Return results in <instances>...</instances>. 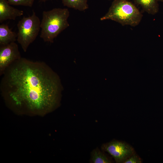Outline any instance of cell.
<instances>
[{
    "label": "cell",
    "instance_id": "cell-2",
    "mask_svg": "<svg viewBox=\"0 0 163 163\" xmlns=\"http://www.w3.org/2000/svg\"><path fill=\"white\" fill-rule=\"evenodd\" d=\"M70 12L66 8H55L44 11L40 23V37L45 42L53 43L54 39L69 24Z\"/></svg>",
    "mask_w": 163,
    "mask_h": 163
},
{
    "label": "cell",
    "instance_id": "cell-8",
    "mask_svg": "<svg viewBox=\"0 0 163 163\" xmlns=\"http://www.w3.org/2000/svg\"><path fill=\"white\" fill-rule=\"evenodd\" d=\"M17 34L13 31L6 24L0 25V45L3 46L17 40Z\"/></svg>",
    "mask_w": 163,
    "mask_h": 163
},
{
    "label": "cell",
    "instance_id": "cell-1",
    "mask_svg": "<svg viewBox=\"0 0 163 163\" xmlns=\"http://www.w3.org/2000/svg\"><path fill=\"white\" fill-rule=\"evenodd\" d=\"M2 75L0 89L15 106L43 113L58 104L62 87L58 75L45 62L21 57Z\"/></svg>",
    "mask_w": 163,
    "mask_h": 163
},
{
    "label": "cell",
    "instance_id": "cell-4",
    "mask_svg": "<svg viewBox=\"0 0 163 163\" xmlns=\"http://www.w3.org/2000/svg\"><path fill=\"white\" fill-rule=\"evenodd\" d=\"M41 21L35 12L32 15L24 17L18 22L17 41L25 52L29 46L36 39L40 28Z\"/></svg>",
    "mask_w": 163,
    "mask_h": 163
},
{
    "label": "cell",
    "instance_id": "cell-6",
    "mask_svg": "<svg viewBox=\"0 0 163 163\" xmlns=\"http://www.w3.org/2000/svg\"><path fill=\"white\" fill-rule=\"evenodd\" d=\"M21 57L18 46L15 42L0 46V75H3L6 69L11 64Z\"/></svg>",
    "mask_w": 163,
    "mask_h": 163
},
{
    "label": "cell",
    "instance_id": "cell-12",
    "mask_svg": "<svg viewBox=\"0 0 163 163\" xmlns=\"http://www.w3.org/2000/svg\"><path fill=\"white\" fill-rule=\"evenodd\" d=\"M35 0H7L10 5L31 7Z\"/></svg>",
    "mask_w": 163,
    "mask_h": 163
},
{
    "label": "cell",
    "instance_id": "cell-5",
    "mask_svg": "<svg viewBox=\"0 0 163 163\" xmlns=\"http://www.w3.org/2000/svg\"><path fill=\"white\" fill-rule=\"evenodd\" d=\"M102 150L110 154L117 163H124L131 155L136 153L134 148L123 141L113 140L102 144Z\"/></svg>",
    "mask_w": 163,
    "mask_h": 163
},
{
    "label": "cell",
    "instance_id": "cell-9",
    "mask_svg": "<svg viewBox=\"0 0 163 163\" xmlns=\"http://www.w3.org/2000/svg\"><path fill=\"white\" fill-rule=\"evenodd\" d=\"M140 5L143 10L152 15L157 14L159 11V5L157 0H133Z\"/></svg>",
    "mask_w": 163,
    "mask_h": 163
},
{
    "label": "cell",
    "instance_id": "cell-7",
    "mask_svg": "<svg viewBox=\"0 0 163 163\" xmlns=\"http://www.w3.org/2000/svg\"><path fill=\"white\" fill-rule=\"evenodd\" d=\"M7 0H0V23L7 20H14L23 15L24 11L11 6Z\"/></svg>",
    "mask_w": 163,
    "mask_h": 163
},
{
    "label": "cell",
    "instance_id": "cell-15",
    "mask_svg": "<svg viewBox=\"0 0 163 163\" xmlns=\"http://www.w3.org/2000/svg\"><path fill=\"white\" fill-rule=\"evenodd\" d=\"M157 1H158V2L159 1L162 2H163V0H157Z\"/></svg>",
    "mask_w": 163,
    "mask_h": 163
},
{
    "label": "cell",
    "instance_id": "cell-16",
    "mask_svg": "<svg viewBox=\"0 0 163 163\" xmlns=\"http://www.w3.org/2000/svg\"></svg>",
    "mask_w": 163,
    "mask_h": 163
},
{
    "label": "cell",
    "instance_id": "cell-3",
    "mask_svg": "<svg viewBox=\"0 0 163 163\" xmlns=\"http://www.w3.org/2000/svg\"><path fill=\"white\" fill-rule=\"evenodd\" d=\"M142 14L138 8L127 0H114L107 12L100 18L101 21L110 20L122 26L135 27L140 22Z\"/></svg>",
    "mask_w": 163,
    "mask_h": 163
},
{
    "label": "cell",
    "instance_id": "cell-13",
    "mask_svg": "<svg viewBox=\"0 0 163 163\" xmlns=\"http://www.w3.org/2000/svg\"><path fill=\"white\" fill-rule=\"evenodd\" d=\"M142 162V159L135 153L128 158L124 163H141Z\"/></svg>",
    "mask_w": 163,
    "mask_h": 163
},
{
    "label": "cell",
    "instance_id": "cell-14",
    "mask_svg": "<svg viewBox=\"0 0 163 163\" xmlns=\"http://www.w3.org/2000/svg\"><path fill=\"white\" fill-rule=\"evenodd\" d=\"M40 1L42 2H45L48 0H40Z\"/></svg>",
    "mask_w": 163,
    "mask_h": 163
},
{
    "label": "cell",
    "instance_id": "cell-11",
    "mask_svg": "<svg viewBox=\"0 0 163 163\" xmlns=\"http://www.w3.org/2000/svg\"><path fill=\"white\" fill-rule=\"evenodd\" d=\"M91 161L94 163H110L112 161L98 149L93 150L91 152Z\"/></svg>",
    "mask_w": 163,
    "mask_h": 163
},
{
    "label": "cell",
    "instance_id": "cell-10",
    "mask_svg": "<svg viewBox=\"0 0 163 163\" xmlns=\"http://www.w3.org/2000/svg\"><path fill=\"white\" fill-rule=\"evenodd\" d=\"M63 5L80 11H84L88 8V0H61Z\"/></svg>",
    "mask_w": 163,
    "mask_h": 163
}]
</instances>
